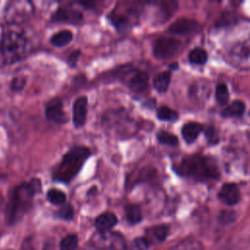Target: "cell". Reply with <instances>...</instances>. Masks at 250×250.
Segmentation results:
<instances>
[{"label":"cell","instance_id":"1","mask_svg":"<svg viewBox=\"0 0 250 250\" xmlns=\"http://www.w3.org/2000/svg\"><path fill=\"white\" fill-rule=\"evenodd\" d=\"M40 190L41 181L38 178L21 183L13 189L6 208V220L9 225H14L21 220L31 207L34 195Z\"/></svg>","mask_w":250,"mask_h":250},{"label":"cell","instance_id":"2","mask_svg":"<svg viewBox=\"0 0 250 250\" xmlns=\"http://www.w3.org/2000/svg\"><path fill=\"white\" fill-rule=\"evenodd\" d=\"M90 156L91 149L87 146H77L70 148L54 167L52 173L53 181L69 184L78 175Z\"/></svg>","mask_w":250,"mask_h":250},{"label":"cell","instance_id":"3","mask_svg":"<svg viewBox=\"0 0 250 250\" xmlns=\"http://www.w3.org/2000/svg\"><path fill=\"white\" fill-rule=\"evenodd\" d=\"M27 38L21 29L8 28L0 37V65L14 64L25 56Z\"/></svg>","mask_w":250,"mask_h":250},{"label":"cell","instance_id":"4","mask_svg":"<svg viewBox=\"0 0 250 250\" xmlns=\"http://www.w3.org/2000/svg\"><path fill=\"white\" fill-rule=\"evenodd\" d=\"M179 171L197 180L213 179L219 175V170L211 158L197 155L185 158L179 166Z\"/></svg>","mask_w":250,"mask_h":250},{"label":"cell","instance_id":"5","mask_svg":"<svg viewBox=\"0 0 250 250\" xmlns=\"http://www.w3.org/2000/svg\"><path fill=\"white\" fill-rule=\"evenodd\" d=\"M34 8L29 1H12L6 6L4 17L9 24L17 25L27 21L33 14Z\"/></svg>","mask_w":250,"mask_h":250},{"label":"cell","instance_id":"6","mask_svg":"<svg viewBox=\"0 0 250 250\" xmlns=\"http://www.w3.org/2000/svg\"><path fill=\"white\" fill-rule=\"evenodd\" d=\"M97 250H125L126 242L122 234L115 231H97L91 239Z\"/></svg>","mask_w":250,"mask_h":250},{"label":"cell","instance_id":"7","mask_svg":"<svg viewBox=\"0 0 250 250\" xmlns=\"http://www.w3.org/2000/svg\"><path fill=\"white\" fill-rule=\"evenodd\" d=\"M181 42L174 38L159 37L153 42V55L158 59H169L180 50Z\"/></svg>","mask_w":250,"mask_h":250},{"label":"cell","instance_id":"8","mask_svg":"<svg viewBox=\"0 0 250 250\" xmlns=\"http://www.w3.org/2000/svg\"><path fill=\"white\" fill-rule=\"evenodd\" d=\"M230 62L241 68L250 67V39L238 42L229 53Z\"/></svg>","mask_w":250,"mask_h":250},{"label":"cell","instance_id":"9","mask_svg":"<svg viewBox=\"0 0 250 250\" xmlns=\"http://www.w3.org/2000/svg\"><path fill=\"white\" fill-rule=\"evenodd\" d=\"M45 116L49 121L56 124H65L68 121L67 114L63 111L62 100L59 97L53 98L45 104Z\"/></svg>","mask_w":250,"mask_h":250},{"label":"cell","instance_id":"10","mask_svg":"<svg viewBox=\"0 0 250 250\" xmlns=\"http://www.w3.org/2000/svg\"><path fill=\"white\" fill-rule=\"evenodd\" d=\"M82 21V12L70 7H59L51 18V22H64L68 24H79Z\"/></svg>","mask_w":250,"mask_h":250},{"label":"cell","instance_id":"11","mask_svg":"<svg viewBox=\"0 0 250 250\" xmlns=\"http://www.w3.org/2000/svg\"><path fill=\"white\" fill-rule=\"evenodd\" d=\"M88 111V99L86 96L78 97L72 105V122L75 128L85 125Z\"/></svg>","mask_w":250,"mask_h":250},{"label":"cell","instance_id":"12","mask_svg":"<svg viewBox=\"0 0 250 250\" xmlns=\"http://www.w3.org/2000/svg\"><path fill=\"white\" fill-rule=\"evenodd\" d=\"M198 27H199L198 23L195 21L183 18V19H180V20H177L176 21H174L169 26L168 32H171L174 34L185 35V34H189L191 32L196 31Z\"/></svg>","mask_w":250,"mask_h":250},{"label":"cell","instance_id":"13","mask_svg":"<svg viewBox=\"0 0 250 250\" xmlns=\"http://www.w3.org/2000/svg\"><path fill=\"white\" fill-rule=\"evenodd\" d=\"M219 197L224 203L228 205H233L237 203L240 199L239 188L234 184H231V183L225 184L221 188V190L219 192Z\"/></svg>","mask_w":250,"mask_h":250},{"label":"cell","instance_id":"14","mask_svg":"<svg viewBox=\"0 0 250 250\" xmlns=\"http://www.w3.org/2000/svg\"><path fill=\"white\" fill-rule=\"evenodd\" d=\"M149 76L146 71L136 72L129 80V89L134 93H141L147 88Z\"/></svg>","mask_w":250,"mask_h":250},{"label":"cell","instance_id":"15","mask_svg":"<svg viewBox=\"0 0 250 250\" xmlns=\"http://www.w3.org/2000/svg\"><path fill=\"white\" fill-rule=\"evenodd\" d=\"M117 224V217L112 212H104L95 220V227L98 231H109Z\"/></svg>","mask_w":250,"mask_h":250},{"label":"cell","instance_id":"16","mask_svg":"<svg viewBox=\"0 0 250 250\" xmlns=\"http://www.w3.org/2000/svg\"><path fill=\"white\" fill-rule=\"evenodd\" d=\"M108 20L112 26L118 31V32H124L131 27V21L130 18H128L126 15L116 14L115 12H111L108 15Z\"/></svg>","mask_w":250,"mask_h":250},{"label":"cell","instance_id":"17","mask_svg":"<svg viewBox=\"0 0 250 250\" xmlns=\"http://www.w3.org/2000/svg\"><path fill=\"white\" fill-rule=\"evenodd\" d=\"M202 131V126L197 122L186 123L182 128V136L185 141L188 144L194 142L200 132Z\"/></svg>","mask_w":250,"mask_h":250},{"label":"cell","instance_id":"18","mask_svg":"<svg viewBox=\"0 0 250 250\" xmlns=\"http://www.w3.org/2000/svg\"><path fill=\"white\" fill-rule=\"evenodd\" d=\"M168 234V228L166 226H155L152 228H149L146 230V238L148 240L150 244L155 242H160L165 239V237Z\"/></svg>","mask_w":250,"mask_h":250},{"label":"cell","instance_id":"19","mask_svg":"<svg viewBox=\"0 0 250 250\" xmlns=\"http://www.w3.org/2000/svg\"><path fill=\"white\" fill-rule=\"evenodd\" d=\"M73 39V33L68 29H62L51 36L50 42L53 46L62 48L68 45Z\"/></svg>","mask_w":250,"mask_h":250},{"label":"cell","instance_id":"20","mask_svg":"<svg viewBox=\"0 0 250 250\" xmlns=\"http://www.w3.org/2000/svg\"><path fill=\"white\" fill-rule=\"evenodd\" d=\"M171 73L170 71H163L158 73L153 79V86L159 93H165L170 85Z\"/></svg>","mask_w":250,"mask_h":250},{"label":"cell","instance_id":"21","mask_svg":"<svg viewBox=\"0 0 250 250\" xmlns=\"http://www.w3.org/2000/svg\"><path fill=\"white\" fill-rule=\"evenodd\" d=\"M245 111V104L242 101H234L231 103L229 106H227L223 112L222 115L224 117H239L243 115Z\"/></svg>","mask_w":250,"mask_h":250},{"label":"cell","instance_id":"22","mask_svg":"<svg viewBox=\"0 0 250 250\" xmlns=\"http://www.w3.org/2000/svg\"><path fill=\"white\" fill-rule=\"evenodd\" d=\"M125 216L127 222L130 225H136L140 223L143 219L142 211L140 207L136 204H127L125 206Z\"/></svg>","mask_w":250,"mask_h":250},{"label":"cell","instance_id":"23","mask_svg":"<svg viewBox=\"0 0 250 250\" xmlns=\"http://www.w3.org/2000/svg\"><path fill=\"white\" fill-rule=\"evenodd\" d=\"M47 199L54 205H62L66 200V194L59 188H50L47 191Z\"/></svg>","mask_w":250,"mask_h":250},{"label":"cell","instance_id":"24","mask_svg":"<svg viewBox=\"0 0 250 250\" xmlns=\"http://www.w3.org/2000/svg\"><path fill=\"white\" fill-rule=\"evenodd\" d=\"M156 115L159 120H163V121H175L178 119V116H179L176 110L171 109L166 105H162L158 107L156 111Z\"/></svg>","mask_w":250,"mask_h":250},{"label":"cell","instance_id":"25","mask_svg":"<svg viewBox=\"0 0 250 250\" xmlns=\"http://www.w3.org/2000/svg\"><path fill=\"white\" fill-rule=\"evenodd\" d=\"M207 59H208V56L206 51L201 48H195L191 50L188 55L189 62L195 64H203L206 62Z\"/></svg>","mask_w":250,"mask_h":250},{"label":"cell","instance_id":"26","mask_svg":"<svg viewBox=\"0 0 250 250\" xmlns=\"http://www.w3.org/2000/svg\"><path fill=\"white\" fill-rule=\"evenodd\" d=\"M156 138L160 144L170 146H175L179 143L178 138L175 135H173L169 132H166V131L158 132L156 135Z\"/></svg>","mask_w":250,"mask_h":250},{"label":"cell","instance_id":"27","mask_svg":"<svg viewBox=\"0 0 250 250\" xmlns=\"http://www.w3.org/2000/svg\"><path fill=\"white\" fill-rule=\"evenodd\" d=\"M216 100L219 104H226L229 101V90L226 84L220 83L216 87Z\"/></svg>","mask_w":250,"mask_h":250},{"label":"cell","instance_id":"28","mask_svg":"<svg viewBox=\"0 0 250 250\" xmlns=\"http://www.w3.org/2000/svg\"><path fill=\"white\" fill-rule=\"evenodd\" d=\"M78 244V238L76 234H68L64 236L60 244L61 250H75Z\"/></svg>","mask_w":250,"mask_h":250},{"label":"cell","instance_id":"29","mask_svg":"<svg viewBox=\"0 0 250 250\" xmlns=\"http://www.w3.org/2000/svg\"><path fill=\"white\" fill-rule=\"evenodd\" d=\"M56 216L62 220L70 221L74 216V210L70 204H62V206L56 212Z\"/></svg>","mask_w":250,"mask_h":250},{"label":"cell","instance_id":"30","mask_svg":"<svg viewBox=\"0 0 250 250\" xmlns=\"http://www.w3.org/2000/svg\"><path fill=\"white\" fill-rule=\"evenodd\" d=\"M25 85H26V77L22 75H19L12 78V81L10 83V89L13 92L17 93V92L22 91Z\"/></svg>","mask_w":250,"mask_h":250},{"label":"cell","instance_id":"31","mask_svg":"<svg viewBox=\"0 0 250 250\" xmlns=\"http://www.w3.org/2000/svg\"><path fill=\"white\" fill-rule=\"evenodd\" d=\"M80 55H81V51L80 50H74V51H72L69 55H68V57H67V59H66V62H67V64L70 66V67H75L76 66V63H77V61H78V59H79V57H80Z\"/></svg>","mask_w":250,"mask_h":250},{"label":"cell","instance_id":"32","mask_svg":"<svg viewBox=\"0 0 250 250\" xmlns=\"http://www.w3.org/2000/svg\"><path fill=\"white\" fill-rule=\"evenodd\" d=\"M235 218V213L233 211H229V210H225L221 213L220 216V221L224 224H229L231 223Z\"/></svg>","mask_w":250,"mask_h":250},{"label":"cell","instance_id":"33","mask_svg":"<svg viewBox=\"0 0 250 250\" xmlns=\"http://www.w3.org/2000/svg\"><path fill=\"white\" fill-rule=\"evenodd\" d=\"M134 246L138 250H146L150 246V243L146 237H139L134 240Z\"/></svg>","mask_w":250,"mask_h":250},{"label":"cell","instance_id":"34","mask_svg":"<svg viewBox=\"0 0 250 250\" xmlns=\"http://www.w3.org/2000/svg\"><path fill=\"white\" fill-rule=\"evenodd\" d=\"M205 135H206L207 139L209 140V142H211V143H217L218 142V136H217V133H216V131L213 127H208L205 131Z\"/></svg>","mask_w":250,"mask_h":250},{"label":"cell","instance_id":"35","mask_svg":"<svg viewBox=\"0 0 250 250\" xmlns=\"http://www.w3.org/2000/svg\"><path fill=\"white\" fill-rule=\"evenodd\" d=\"M21 250H34V247H33V245H32V242H30L29 239H26V240L22 243Z\"/></svg>","mask_w":250,"mask_h":250}]
</instances>
